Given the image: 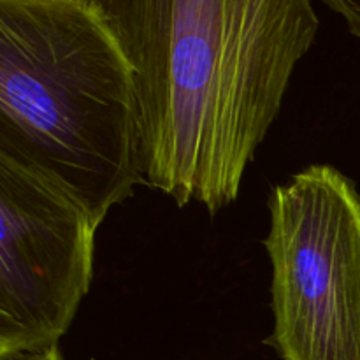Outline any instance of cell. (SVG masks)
<instances>
[{"mask_svg":"<svg viewBox=\"0 0 360 360\" xmlns=\"http://www.w3.org/2000/svg\"><path fill=\"white\" fill-rule=\"evenodd\" d=\"M330 11L340 14L352 35L360 39V0H322Z\"/></svg>","mask_w":360,"mask_h":360,"instance_id":"5b68a950","label":"cell"},{"mask_svg":"<svg viewBox=\"0 0 360 360\" xmlns=\"http://www.w3.org/2000/svg\"><path fill=\"white\" fill-rule=\"evenodd\" d=\"M97 229L72 197L0 155V360L58 347L90 290Z\"/></svg>","mask_w":360,"mask_h":360,"instance_id":"277c9868","label":"cell"},{"mask_svg":"<svg viewBox=\"0 0 360 360\" xmlns=\"http://www.w3.org/2000/svg\"><path fill=\"white\" fill-rule=\"evenodd\" d=\"M266 248L273 266L281 360H360V195L333 165L315 164L269 197Z\"/></svg>","mask_w":360,"mask_h":360,"instance_id":"3957f363","label":"cell"},{"mask_svg":"<svg viewBox=\"0 0 360 360\" xmlns=\"http://www.w3.org/2000/svg\"><path fill=\"white\" fill-rule=\"evenodd\" d=\"M0 155L97 227L146 183L132 67L91 0H0Z\"/></svg>","mask_w":360,"mask_h":360,"instance_id":"7a4b0ae2","label":"cell"},{"mask_svg":"<svg viewBox=\"0 0 360 360\" xmlns=\"http://www.w3.org/2000/svg\"><path fill=\"white\" fill-rule=\"evenodd\" d=\"M16 360H63V359H62V354H60L58 347H53V348H48V350L37 352V354L25 355V357H20Z\"/></svg>","mask_w":360,"mask_h":360,"instance_id":"8992f818","label":"cell"},{"mask_svg":"<svg viewBox=\"0 0 360 360\" xmlns=\"http://www.w3.org/2000/svg\"><path fill=\"white\" fill-rule=\"evenodd\" d=\"M136 81L144 179L179 207L234 202L319 18L311 0H91Z\"/></svg>","mask_w":360,"mask_h":360,"instance_id":"6da1fadb","label":"cell"}]
</instances>
